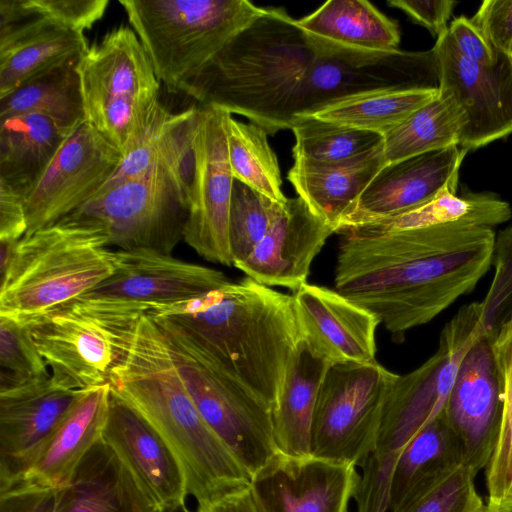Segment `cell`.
Returning <instances> with one entry per match:
<instances>
[{
  "mask_svg": "<svg viewBox=\"0 0 512 512\" xmlns=\"http://www.w3.org/2000/svg\"><path fill=\"white\" fill-rule=\"evenodd\" d=\"M385 164L382 144L370 154L346 162L294 159L287 178L313 213L338 233L345 216Z\"/></svg>",
  "mask_w": 512,
  "mask_h": 512,
  "instance_id": "29",
  "label": "cell"
},
{
  "mask_svg": "<svg viewBox=\"0 0 512 512\" xmlns=\"http://www.w3.org/2000/svg\"><path fill=\"white\" fill-rule=\"evenodd\" d=\"M190 186L166 173L104 186L70 217L100 227L109 245L171 254L183 240Z\"/></svg>",
  "mask_w": 512,
  "mask_h": 512,
  "instance_id": "12",
  "label": "cell"
},
{
  "mask_svg": "<svg viewBox=\"0 0 512 512\" xmlns=\"http://www.w3.org/2000/svg\"><path fill=\"white\" fill-rule=\"evenodd\" d=\"M330 364L305 339L298 340L272 408L274 439L279 453L292 457L311 455L314 410Z\"/></svg>",
  "mask_w": 512,
  "mask_h": 512,
  "instance_id": "28",
  "label": "cell"
},
{
  "mask_svg": "<svg viewBox=\"0 0 512 512\" xmlns=\"http://www.w3.org/2000/svg\"><path fill=\"white\" fill-rule=\"evenodd\" d=\"M81 57V56H80ZM74 58L27 81L0 98V119L39 113L71 134L85 122L77 63Z\"/></svg>",
  "mask_w": 512,
  "mask_h": 512,
  "instance_id": "33",
  "label": "cell"
},
{
  "mask_svg": "<svg viewBox=\"0 0 512 512\" xmlns=\"http://www.w3.org/2000/svg\"><path fill=\"white\" fill-rule=\"evenodd\" d=\"M129 470L101 439L59 489L54 512H157Z\"/></svg>",
  "mask_w": 512,
  "mask_h": 512,
  "instance_id": "27",
  "label": "cell"
},
{
  "mask_svg": "<svg viewBox=\"0 0 512 512\" xmlns=\"http://www.w3.org/2000/svg\"><path fill=\"white\" fill-rule=\"evenodd\" d=\"M335 290L376 316L394 341L472 291L492 265L493 228L448 224L342 232Z\"/></svg>",
  "mask_w": 512,
  "mask_h": 512,
  "instance_id": "1",
  "label": "cell"
},
{
  "mask_svg": "<svg viewBox=\"0 0 512 512\" xmlns=\"http://www.w3.org/2000/svg\"><path fill=\"white\" fill-rule=\"evenodd\" d=\"M492 265L493 279L481 301L482 321L488 338L512 314V225L496 236Z\"/></svg>",
  "mask_w": 512,
  "mask_h": 512,
  "instance_id": "44",
  "label": "cell"
},
{
  "mask_svg": "<svg viewBox=\"0 0 512 512\" xmlns=\"http://www.w3.org/2000/svg\"><path fill=\"white\" fill-rule=\"evenodd\" d=\"M415 89H439L434 48L418 52L398 49L360 62L316 57L299 86L294 120L346 98Z\"/></svg>",
  "mask_w": 512,
  "mask_h": 512,
  "instance_id": "15",
  "label": "cell"
},
{
  "mask_svg": "<svg viewBox=\"0 0 512 512\" xmlns=\"http://www.w3.org/2000/svg\"><path fill=\"white\" fill-rule=\"evenodd\" d=\"M147 313L176 324L211 363L273 408L300 339L293 295L245 276Z\"/></svg>",
  "mask_w": 512,
  "mask_h": 512,
  "instance_id": "2",
  "label": "cell"
},
{
  "mask_svg": "<svg viewBox=\"0 0 512 512\" xmlns=\"http://www.w3.org/2000/svg\"><path fill=\"white\" fill-rule=\"evenodd\" d=\"M444 411L461 443L463 464L477 476L493 455L502 414L498 370L486 334L464 355Z\"/></svg>",
  "mask_w": 512,
  "mask_h": 512,
  "instance_id": "19",
  "label": "cell"
},
{
  "mask_svg": "<svg viewBox=\"0 0 512 512\" xmlns=\"http://www.w3.org/2000/svg\"><path fill=\"white\" fill-rule=\"evenodd\" d=\"M267 135L260 126L237 121L228 113L227 151L233 178L283 205L288 198L282 191L280 167Z\"/></svg>",
  "mask_w": 512,
  "mask_h": 512,
  "instance_id": "37",
  "label": "cell"
},
{
  "mask_svg": "<svg viewBox=\"0 0 512 512\" xmlns=\"http://www.w3.org/2000/svg\"><path fill=\"white\" fill-rule=\"evenodd\" d=\"M157 78L171 92L209 63L265 8L247 0H119Z\"/></svg>",
  "mask_w": 512,
  "mask_h": 512,
  "instance_id": "7",
  "label": "cell"
},
{
  "mask_svg": "<svg viewBox=\"0 0 512 512\" xmlns=\"http://www.w3.org/2000/svg\"><path fill=\"white\" fill-rule=\"evenodd\" d=\"M160 512H196V510H192L188 507L187 503L184 502L180 505L164 509Z\"/></svg>",
  "mask_w": 512,
  "mask_h": 512,
  "instance_id": "52",
  "label": "cell"
},
{
  "mask_svg": "<svg viewBox=\"0 0 512 512\" xmlns=\"http://www.w3.org/2000/svg\"><path fill=\"white\" fill-rule=\"evenodd\" d=\"M285 204L276 203L234 179L229 211V245L234 267L248 258Z\"/></svg>",
  "mask_w": 512,
  "mask_h": 512,
  "instance_id": "42",
  "label": "cell"
},
{
  "mask_svg": "<svg viewBox=\"0 0 512 512\" xmlns=\"http://www.w3.org/2000/svg\"><path fill=\"white\" fill-rule=\"evenodd\" d=\"M467 151L453 145L385 164L345 216L338 233L401 214L443 191L456 192Z\"/></svg>",
  "mask_w": 512,
  "mask_h": 512,
  "instance_id": "20",
  "label": "cell"
},
{
  "mask_svg": "<svg viewBox=\"0 0 512 512\" xmlns=\"http://www.w3.org/2000/svg\"><path fill=\"white\" fill-rule=\"evenodd\" d=\"M110 395L109 384L84 389L39 458L12 486L65 487L83 458L101 440Z\"/></svg>",
  "mask_w": 512,
  "mask_h": 512,
  "instance_id": "26",
  "label": "cell"
},
{
  "mask_svg": "<svg viewBox=\"0 0 512 512\" xmlns=\"http://www.w3.org/2000/svg\"><path fill=\"white\" fill-rule=\"evenodd\" d=\"M333 233L302 198H288L266 235L236 268L260 284L296 292L307 283L313 259Z\"/></svg>",
  "mask_w": 512,
  "mask_h": 512,
  "instance_id": "24",
  "label": "cell"
},
{
  "mask_svg": "<svg viewBox=\"0 0 512 512\" xmlns=\"http://www.w3.org/2000/svg\"><path fill=\"white\" fill-rule=\"evenodd\" d=\"M303 338L331 363L375 360V332L380 324L368 310L335 289L305 283L293 294Z\"/></svg>",
  "mask_w": 512,
  "mask_h": 512,
  "instance_id": "23",
  "label": "cell"
},
{
  "mask_svg": "<svg viewBox=\"0 0 512 512\" xmlns=\"http://www.w3.org/2000/svg\"><path fill=\"white\" fill-rule=\"evenodd\" d=\"M359 480L353 465L277 452L252 476L250 491L258 512H349Z\"/></svg>",
  "mask_w": 512,
  "mask_h": 512,
  "instance_id": "18",
  "label": "cell"
},
{
  "mask_svg": "<svg viewBox=\"0 0 512 512\" xmlns=\"http://www.w3.org/2000/svg\"><path fill=\"white\" fill-rule=\"evenodd\" d=\"M295 135L294 159L340 163L370 154L383 144L377 133L340 126L310 116L291 125Z\"/></svg>",
  "mask_w": 512,
  "mask_h": 512,
  "instance_id": "40",
  "label": "cell"
},
{
  "mask_svg": "<svg viewBox=\"0 0 512 512\" xmlns=\"http://www.w3.org/2000/svg\"><path fill=\"white\" fill-rule=\"evenodd\" d=\"M77 73L85 121L127 155L164 108L161 82L134 30L106 33L80 57Z\"/></svg>",
  "mask_w": 512,
  "mask_h": 512,
  "instance_id": "9",
  "label": "cell"
},
{
  "mask_svg": "<svg viewBox=\"0 0 512 512\" xmlns=\"http://www.w3.org/2000/svg\"><path fill=\"white\" fill-rule=\"evenodd\" d=\"M123 158L88 122L79 125L24 198L26 235L84 205L115 174Z\"/></svg>",
  "mask_w": 512,
  "mask_h": 512,
  "instance_id": "16",
  "label": "cell"
},
{
  "mask_svg": "<svg viewBox=\"0 0 512 512\" xmlns=\"http://www.w3.org/2000/svg\"><path fill=\"white\" fill-rule=\"evenodd\" d=\"M482 334L481 302L465 305L443 327L437 351L414 371L398 375L384 404L375 448L360 467L364 488L390 492L401 451L445 410L460 363Z\"/></svg>",
  "mask_w": 512,
  "mask_h": 512,
  "instance_id": "6",
  "label": "cell"
},
{
  "mask_svg": "<svg viewBox=\"0 0 512 512\" xmlns=\"http://www.w3.org/2000/svg\"><path fill=\"white\" fill-rule=\"evenodd\" d=\"M496 362L502 414L496 446L485 469L489 508L507 500L512 490V314L489 338Z\"/></svg>",
  "mask_w": 512,
  "mask_h": 512,
  "instance_id": "38",
  "label": "cell"
},
{
  "mask_svg": "<svg viewBox=\"0 0 512 512\" xmlns=\"http://www.w3.org/2000/svg\"><path fill=\"white\" fill-rule=\"evenodd\" d=\"M463 463L423 481L391 512H481L486 504Z\"/></svg>",
  "mask_w": 512,
  "mask_h": 512,
  "instance_id": "41",
  "label": "cell"
},
{
  "mask_svg": "<svg viewBox=\"0 0 512 512\" xmlns=\"http://www.w3.org/2000/svg\"><path fill=\"white\" fill-rule=\"evenodd\" d=\"M151 317L201 417L252 478L278 452L272 408L211 363L176 324Z\"/></svg>",
  "mask_w": 512,
  "mask_h": 512,
  "instance_id": "10",
  "label": "cell"
},
{
  "mask_svg": "<svg viewBox=\"0 0 512 512\" xmlns=\"http://www.w3.org/2000/svg\"><path fill=\"white\" fill-rule=\"evenodd\" d=\"M153 306L78 297L20 321L28 326L53 379L83 390L110 383L138 321Z\"/></svg>",
  "mask_w": 512,
  "mask_h": 512,
  "instance_id": "8",
  "label": "cell"
},
{
  "mask_svg": "<svg viewBox=\"0 0 512 512\" xmlns=\"http://www.w3.org/2000/svg\"><path fill=\"white\" fill-rule=\"evenodd\" d=\"M511 57H512V55H511Z\"/></svg>",
  "mask_w": 512,
  "mask_h": 512,
  "instance_id": "57",
  "label": "cell"
},
{
  "mask_svg": "<svg viewBox=\"0 0 512 512\" xmlns=\"http://www.w3.org/2000/svg\"><path fill=\"white\" fill-rule=\"evenodd\" d=\"M316 57L346 62L398 50V24L366 0H329L297 20Z\"/></svg>",
  "mask_w": 512,
  "mask_h": 512,
  "instance_id": "25",
  "label": "cell"
},
{
  "mask_svg": "<svg viewBox=\"0 0 512 512\" xmlns=\"http://www.w3.org/2000/svg\"><path fill=\"white\" fill-rule=\"evenodd\" d=\"M315 59L297 20L283 8H265L179 92L274 135L291 129L299 86Z\"/></svg>",
  "mask_w": 512,
  "mask_h": 512,
  "instance_id": "4",
  "label": "cell"
},
{
  "mask_svg": "<svg viewBox=\"0 0 512 512\" xmlns=\"http://www.w3.org/2000/svg\"><path fill=\"white\" fill-rule=\"evenodd\" d=\"M88 47L83 32L35 14L23 27L0 38V98L40 74L82 56Z\"/></svg>",
  "mask_w": 512,
  "mask_h": 512,
  "instance_id": "30",
  "label": "cell"
},
{
  "mask_svg": "<svg viewBox=\"0 0 512 512\" xmlns=\"http://www.w3.org/2000/svg\"><path fill=\"white\" fill-rule=\"evenodd\" d=\"M508 501L512 502V490H511V493H510L509 497L507 498V500L505 502H508Z\"/></svg>",
  "mask_w": 512,
  "mask_h": 512,
  "instance_id": "55",
  "label": "cell"
},
{
  "mask_svg": "<svg viewBox=\"0 0 512 512\" xmlns=\"http://www.w3.org/2000/svg\"><path fill=\"white\" fill-rule=\"evenodd\" d=\"M437 95L438 90L428 89L376 92L337 101L309 116L384 137Z\"/></svg>",
  "mask_w": 512,
  "mask_h": 512,
  "instance_id": "36",
  "label": "cell"
},
{
  "mask_svg": "<svg viewBox=\"0 0 512 512\" xmlns=\"http://www.w3.org/2000/svg\"><path fill=\"white\" fill-rule=\"evenodd\" d=\"M157 512H160V511H157Z\"/></svg>",
  "mask_w": 512,
  "mask_h": 512,
  "instance_id": "56",
  "label": "cell"
},
{
  "mask_svg": "<svg viewBox=\"0 0 512 512\" xmlns=\"http://www.w3.org/2000/svg\"><path fill=\"white\" fill-rule=\"evenodd\" d=\"M439 67V96L459 127V145L475 149L512 132V57L503 52L490 64L462 56L448 31L433 47Z\"/></svg>",
  "mask_w": 512,
  "mask_h": 512,
  "instance_id": "13",
  "label": "cell"
},
{
  "mask_svg": "<svg viewBox=\"0 0 512 512\" xmlns=\"http://www.w3.org/2000/svg\"><path fill=\"white\" fill-rule=\"evenodd\" d=\"M481 512H494V511L491 510L487 505H485V507L483 508V510Z\"/></svg>",
  "mask_w": 512,
  "mask_h": 512,
  "instance_id": "54",
  "label": "cell"
},
{
  "mask_svg": "<svg viewBox=\"0 0 512 512\" xmlns=\"http://www.w3.org/2000/svg\"><path fill=\"white\" fill-rule=\"evenodd\" d=\"M101 439L159 511L186 502L184 472L170 445L142 415L112 392Z\"/></svg>",
  "mask_w": 512,
  "mask_h": 512,
  "instance_id": "22",
  "label": "cell"
},
{
  "mask_svg": "<svg viewBox=\"0 0 512 512\" xmlns=\"http://www.w3.org/2000/svg\"><path fill=\"white\" fill-rule=\"evenodd\" d=\"M511 216L509 203L493 194L469 193L457 196L456 192L446 190L401 214L358 227L395 231L461 223L492 228L508 221Z\"/></svg>",
  "mask_w": 512,
  "mask_h": 512,
  "instance_id": "35",
  "label": "cell"
},
{
  "mask_svg": "<svg viewBox=\"0 0 512 512\" xmlns=\"http://www.w3.org/2000/svg\"><path fill=\"white\" fill-rule=\"evenodd\" d=\"M69 135L39 113L1 118L0 183L25 198Z\"/></svg>",
  "mask_w": 512,
  "mask_h": 512,
  "instance_id": "32",
  "label": "cell"
},
{
  "mask_svg": "<svg viewBox=\"0 0 512 512\" xmlns=\"http://www.w3.org/2000/svg\"><path fill=\"white\" fill-rule=\"evenodd\" d=\"M387 4L402 10L439 38L448 31V19L457 3L452 0H389Z\"/></svg>",
  "mask_w": 512,
  "mask_h": 512,
  "instance_id": "47",
  "label": "cell"
},
{
  "mask_svg": "<svg viewBox=\"0 0 512 512\" xmlns=\"http://www.w3.org/2000/svg\"><path fill=\"white\" fill-rule=\"evenodd\" d=\"M98 226L66 216L17 241L0 277V314L24 320L92 290L113 273V251Z\"/></svg>",
  "mask_w": 512,
  "mask_h": 512,
  "instance_id": "5",
  "label": "cell"
},
{
  "mask_svg": "<svg viewBox=\"0 0 512 512\" xmlns=\"http://www.w3.org/2000/svg\"><path fill=\"white\" fill-rule=\"evenodd\" d=\"M111 392L142 415L176 454L197 504L250 487L251 475L198 412L165 337L146 312L110 376Z\"/></svg>",
  "mask_w": 512,
  "mask_h": 512,
  "instance_id": "3",
  "label": "cell"
},
{
  "mask_svg": "<svg viewBox=\"0 0 512 512\" xmlns=\"http://www.w3.org/2000/svg\"><path fill=\"white\" fill-rule=\"evenodd\" d=\"M199 113V106L178 113L164 107L104 186L159 173L169 174L190 186Z\"/></svg>",
  "mask_w": 512,
  "mask_h": 512,
  "instance_id": "31",
  "label": "cell"
},
{
  "mask_svg": "<svg viewBox=\"0 0 512 512\" xmlns=\"http://www.w3.org/2000/svg\"><path fill=\"white\" fill-rule=\"evenodd\" d=\"M397 377L377 361L331 363L314 410L311 455L361 467L375 448Z\"/></svg>",
  "mask_w": 512,
  "mask_h": 512,
  "instance_id": "11",
  "label": "cell"
},
{
  "mask_svg": "<svg viewBox=\"0 0 512 512\" xmlns=\"http://www.w3.org/2000/svg\"><path fill=\"white\" fill-rule=\"evenodd\" d=\"M27 230L24 198L0 183V240L18 241Z\"/></svg>",
  "mask_w": 512,
  "mask_h": 512,
  "instance_id": "50",
  "label": "cell"
},
{
  "mask_svg": "<svg viewBox=\"0 0 512 512\" xmlns=\"http://www.w3.org/2000/svg\"><path fill=\"white\" fill-rule=\"evenodd\" d=\"M494 512H512V502H504L496 508H490Z\"/></svg>",
  "mask_w": 512,
  "mask_h": 512,
  "instance_id": "53",
  "label": "cell"
},
{
  "mask_svg": "<svg viewBox=\"0 0 512 512\" xmlns=\"http://www.w3.org/2000/svg\"><path fill=\"white\" fill-rule=\"evenodd\" d=\"M59 489L15 485L0 491V512H54Z\"/></svg>",
  "mask_w": 512,
  "mask_h": 512,
  "instance_id": "49",
  "label": "cell"
},
{
  "mask_svg": "<svg viewBox=\"0 0 512 512\" xmlns=\"http://www.w3.org/2000/svg\"><path fill=\"white\" fill-rule=\"evenodd\" d=\"M453 145H459V127L438 93L384 135L383 155L387 164Z\"/></svg>",
  "mask_w": 512,
  "mask_h": 512,
  "instance_id": "39",
  "label": "cell"
},
{
  "mask_svg": "<svg viewBox=\"0 0 512 512\" xmlns=\"http://www.w3.org/2000/svg\"><path fill=\"white\" fill-rule=\"evenodd\" d=\"M113 273L80 297L164 305L201 296L229 281L219 270L158 250L113 251Z\"/></svg>",
  "mask_w": 512,
  "mask_h": 512,
  "instance_id": "21",
  "label": "cell"
},
{
  "mask_svg": "<svg viewBox=\"0 0 512 512\" xmlns=\"http://www.w3.org/2000/svg\"><path fill=\"white\" fill-rule=\"evenodd\" d=\"M50 375L28 326L16 318L0 314V390L26 385Z\"/></svg>",
  "mask_w": 512,
  "mask_h": 512,
  "instance_id": "43",
  "label": "cell"
},
{
  "mask_svg": "<svg viewBox=\"0 0 512 512\" xmlns=\"http://www.w3.org/2000/svg\"><path fill=\"white\" fill-rule=\"evenodd\" d=\"M83 390L65 388L52 375L0 390V491L32 467Z\"/></svg>",
  "mask_w": 512,
  "mask_h": 512,
  "instance_id": "17",
  "label": "cell"
},
{
  "mask_svg": "<svg viewBox=\"0 0 512 512\" xmlns=\"http://www.w3.org/2000/svg\"><path fill=\"white\" fill-rule=\"evenodd\" d=\"M196 512H258L250 487L197 504Z\"/></svg>",
  "mask_w": 512,
  "mask_h": 512,
  "instance_id": "51",
  "label": "cell"
},
{
  "mask_svg": "<svg viewBox=\"0 0 512 512\" xmlns=\"http://www.w3.org/2000/svg\"><path fill=\"white\" fill-rule=\"evenodd\" d=\"M38 16L62 27L83 32L99 21L108 0H25Z\"/></svg>",
  "mask_w": 512,
  "mask_h": 512,
  "instance_id": "45",
  "label": "cell"
},
{
  "mask_svg": "<svg viewBox=\"0 0 512 512\" xmlns=\"http://www.w3.org/2000/svg\"><path fill=\"white\" fill-rule=\"evenodd\" d=\"M491 46L512 55V0H485L471 19Z\"/></svg>",
  "mask_w": 512,
  "mask_h": 512,
  "instance_id": "46",
  "label": "cell"
},
{
  "mask_svg": "<svg viewBox=\"0 0 512 512\" xmlns=\"http://www.w3.org/2000/svg\"><path fill=\"white\" fill-rule=\"evenodd\" d=\"M448 35L456 50L467 59L490 64L498 57L499 51L491 46L471 19L464 16L455 19L449 25Z\"/></svg>",
  "mask_w": 512,
  "mask_h": 512,
  "instance_id": "48",
  "label": "cell"
},
{
  "mask_svg": "<svg viewBox=\"0 0 512 512\" xmlns=\"http://www.w3.org/2000/svg\"><path fill=\"white\" fill-rule=\"evenodd\" d=\"M194 137V170L183 240L206 260L233 266L229 211L234 178L226 137L228 112L199 106Z\"/></svg>",
  "mask_w": 512,
  "mask_h": 512,
  "instance_id": "14",
  "label": "cell"
},
{
  "mask_svg": "<svg viewBox=\"0 0 512 512\" xmlns=\"http://www.w3.org/2000/svg\"><path fill=\"white\" fill-rule=\"evenodd\" d=\"M461 463V443L443 411L401 451L392 477L389 512L417 485Z\"/></svg>",
  "mask_w": 512,
  "mask_h": 512,
  "instance_id": "34",
  "label": "cell"
}]
</instances>
